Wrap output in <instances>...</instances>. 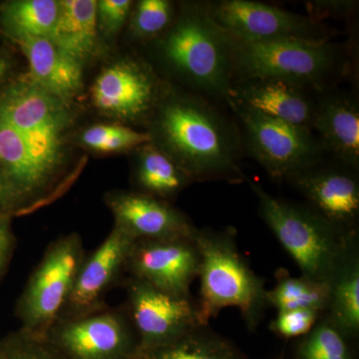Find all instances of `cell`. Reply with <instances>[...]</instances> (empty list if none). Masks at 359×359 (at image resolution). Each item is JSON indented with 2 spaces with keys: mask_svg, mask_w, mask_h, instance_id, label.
Returning <instances> with one entry per match:
<instances>
[{
  "mask_svg": "<svg viewBox=\"0 0 359 359\" xmlns=\"http://www.w3.org/2000/svg\"><path fill=\"white\" fill-rule=\"evenodd\" d=\"M147 125L151 143L193 183L245 181L241 131L205 97L166 84Z\"/></svg>",
  "mask_w": 359,
  "mask_h": 359,
  "instance_id": "1",
  "label": "cell"
},
{
  "mask_svg": "<svg viewBox=\"0 0 359 359\" xmlns=\"http://www.w3.org/2000/svg\"><path fill=\"white\" fill-rule=\"evenodd\" d=\"M195 240L201 259L200 294L196 301L201 325H209L224 309L236 308L248 330L255 332L269 309L268 290L241 254L237 230L199 229Z\"/></svg>",
  "mask_w": 359,
  "mask_h": 359,
  "instance_id": "2",
  "label": "cell"
},
{
  "mask_svg": "<svg viewBox=\"0 0 359 359\" xmlns=\"http://www.w3.org/2000/svg\"><path fill=\"white\" fill-rule=\"evenodd\" d=\"M156 48L161 62L196 94L226 102L233 83L228 37L202 2L182 4Z\"/></svg>",
  "mask_w": 359,
  "mask_h": 359,
  "instance_id": "3",
  "label": "cell"
},
{
  "mask_svg": "<svg viewBox=\"0 0 359 359\" xmlns=\"http://www.w3.org/2000/svg\"><path fill=\"white\" fill-rule=\"evenodd\" d=\"M235 80L278 79L321 92L351 67L346 47L330 40L285 39L247 42L228 36Z\"/></svg>",
  "mask_w": 359,
  "mask_h": 359,
  "instance_id": "4",
  "label": "cell"
},
{
  "mask_svg": "<svg viewBox=\"0 0 359 359\" xmlns=\"http://www.w3.org/2000/svg\"><path fill=\"white\" fill-rule=\"evenodd\" d=\"M245 181L256 196L259 217L302 275L327 283L358 233L346 235L306 203L275 197L247 176Z\"/></svg>",
  "mask_w": 359,
  "mask_h": 359,
  "instance_id": "5",
  "label": "cell"
},
{
  "mask_svg": "<svg viewBox=\"0 0 359 359\" xmlns=\"http://www.w3.org/2000/svg\"><path fill=\"white\" fill-rule=\"evenodd\" d=\"M0 112L27 142L59 192L65 190L72 178L67 173L69 158L66 148L73 125L69 104L25 76L0 88Z\"/></svg>",
  "mask_w": 359,
  "mask_h": 359,
  "instance_id": "6",
  "label": "cell"
},
{
  "mask_svg": "<svg viewBox=\"0 0 359 359\" xmlns=\"http://www.w3.org/2000/svg\"><path fill=\"white\" fill-rule=\"evenodd\" d=\"M86 255L77 233L61 236L47 247L18 299L21 330L45 337L60 320Z\"/></svg>",
  "mask_w": 359,
  "mask_h": 359,
  "instance_id": "7",
  "label": "cell"
},
{
  "mask_svg": "<svg viewBox=\"0 0 359 359\" xmlns=\"http://www.w3.org/2000/svg\"><path fill=\"white\" fill-rule=\"evenodd\" d=\"M226 104L242 126L243 148L271 178L289 182L325 157L313 130L269 117L241 104Z\"/></svg>",
  "mask_w": 359,
  "mask_h": 359,
  "instance_id": "8",
  "label": "cell"
},
{
  "mask_svg": "<svg viewBox=\"0 0 359 359\" xmlns=\"http://www.w3.org/2000/svg\"><path fill=\"white\" fill-rule=\"evenodd\" d=\"M44 337L65 359H140L138 337L124 308L61 318Z\"/></svg>",
  "mask_w": 359,
  "mask_h": 359,
  "instance_id": "9",
  "label": "cell"
},
{
  "mask_svg": "<svg viewBox=\"0 0 359 359\" xmlns=\"http://www.w3.org/2000/svg\"><path fill=\"white\" fill-rule=\"evenodd\" d=\"M212 20L231 39L247 42L330 40L332 32L311 16L250 0L202 1Z\"/></svg>",
  "mask_w": 359,
  "mask_h": 359,
  "instance_id": "10",
  "label": "cell"
},
{
  "mask_svg": "<svg viewBox=\"0 0 359 359\" xmlns=\"http://www.w3.org/2000/svg\"><path fill=\"white\" fill-rule=\"evenodd\" d=\"M123 285L126 292L124 309L138 337L140 359L202 325L193 297L167 294L132 276Z\"/></svg>",
  "mask_w": 359,
  "mask_h": 359,
  "instance_id": "11",
  "label": "cell"
},
{
  "mask_svg": "<svg viewBox=\"0 0 359 359\" xmlns=\"http://www.w3.org/2000/svg\"><path fill=\"white\" fill-rule=\"evenodd\" d=\"M165 87L147 63L124 58L106 66L97 75L90 96L94 107L104 115L147 124Z\"/></svg>",
  "mask_w": 359,
  "mask_h": 359,
  "instance_id": "12",
  "label": "cell"
},
{
  "mask_svg": "<svg viewBox=\"0 0 359 359\" xmlns=\"http://www.w3.org/2000/svg\"><path fill=\"white\" fill-rule=\"evenodd\" d=\"M195 238L135 241L126 273L167 294L193 297L191 287L199 276L201 262Z\"/></svg>",
  "mask_w": 359,
  "mask_h": 359,
  "instance_id": "13",
  "label": "cell"
},
{
  "mask_svg": "<svg viewBox=\"0 0 359 359\" xmlns=\"http://www.w3.org/2000/svg\"><path fill=\"white\" fill-rule=\"evenodd\" d=\"M356 170L325 159L287 182L306 204L346 235L358 233L359 179Z\"/></svg>",
  "mask_w": 359,
  "mask_h": 359,
  "instance_id": "14",
  "label": "cell"
},
{
  "mask_svg": "<svg viewBox=\"0 0 359 359\" xmlns=\"http://www.w3.org/2000/svg\"><path fill=\"white\" fill-rule=\"evenodd\" d=\"M135 241L113 226L94 252L80 266L72 294L61 318H74L107 308L106 295L121 282Z\"/></svg>",
  "mask_w": 359,
  "mask_h": 359,
  "instance_id": "15",
  "label": "cell"
},
{
  "mask_svg": "<svg viewBox=\"0 0 359 359\" xmlns=\"http://www.w3.org/2000/svg\"><path fill=\"white\" fill-rule=\"evenodd\" d=\"M105 204L114 217V226L134 241L194 238L199 231L172 203L134 190L107 193Z\"/></svg>",
  "mask_w": 359,
  "mask_h": 359,
  "instance_id": "16",
  "label": "cell"
},
{
  "mask_svg": "<svg viewBox=\"0 0 359 359\" xmlns=\"http://www.w3.org/2000/svg\"><path fill=\"white\" fill-rule=\"evenodd\" d=\"M318 92L278 79L235 80L226 103L247 106L294 126L311 129Z\"/></svg>",
  "mask_w": 359,
  "mask_h": 359,
  "instance_id": "17",
  "label": "cell"
},
{
  "mask_svg": "<svg viewBox=\"0 0 359 359\" xmlns=\"http://www.w3.org/2000/svg\"><path fill=\"white\" fill-rule=\"evenodd\" d=\"M0 165L15 199V215L50 203L59 193L20 132L0 112Z\"/></svg>",
  "mask_w": 359,
  "mask_h": 359,
  "instance_id": "18",
  "label": "cell"
},
{
  "mask_svg": "<svg viewBox=\"0 0 359 359\" xmlns=\"http://www.w3.org/2000/svg\"><path fill=\"white\" fill-rule=\"evenodd\" d=\"M311 130L325 152L358 171L359 106L353 96L332 88L318 94Z\"/></svg>",
  "mask_w": 359,
  "mask_h": 359,
  "instance_id": "19",
  "label": "cell"
},
{
  "mask_svg": "<svg viewBox=\"0 0 359 359\" xmlns=\"http://www.w3.org/2000/svg\"><path fill=\"white\" fill-rule=\"evenodd\" d=\"M29 65L28 78L45 91L69 104L83 88L82 63L49 39L16 40Z\"/></svg>",
  "mask_w": 359,
  "mask_h": 359,
  "instance_id": "20",
  "label": "cell"
},
{
  "mask_svg": "<svg viewBox=\"0 0 359 359\" xmlns=\"http://www.w3.org/2000/svg\"><path fill=\"white\" fill-rule=\"evenodd\" d=\"M325 316L351 339L359 335V238L328 280Z\"/></svg>",
  "mask_w": 359,
  "mask_h": 359,
  "instance_id": "21",
  "label": "cell"
},
{
  "mask_svg": "<svg viewBox=\"0 0 359 359\" xmlns=\"http://www.w3.org/2000/svg\"><path fill=\"white\" fill-rule=\"evenodd\" d=\"M133 183L136 192L172 203L193 181L169 156L149 142L135 150Z\"/></svg>",
  "mask_w": 359,
  "mask_h": 359,
  "instance_id": "22",
  "label": "cell"
},
{
  "mask_svg": "<svg viewBox=\"0 0 359 359\" xmlns=\"http://www.w3.org/2000/svg\"><path fill=\"white\" fill-rule=\"evenodd\" d=\"M95 0H61L51 39L79 62L95 53L98 44Z\"/></svg>",
  "mask_w": 359,
  "mask_h": 359,
  "instance_id": "23",
  "label": "cell"
},
{
  "mask_svg": "<svg viewBox=\"0 0 359 359\" xmlns=\"http://www.w3.org/2000/svg\"><path fill=\"white\" fill-rule=\"evenodd\" d=\"M58 14L56 0H13L0 6V25L14 41L50 39Z\"/></svg>",
  "mask_w": 359,
  "mask_h": 359,
  "instance_id": "24",
  "label": "cell"
},
{
  "mask_svg": "<svg viewBox=\"0 0 359 359\" xmlns=\"http://www.w3.org/2000/svg\"><path fill=\"white\" fill-rule=\"evenodd\" d=\"M141 359H245V355L231 340L210 325H198Z\"/></svg>",
  "mask_w": 359,
  "mask_h": 359,
  "instance_id": "25",
  "label": "cell"
},
{
  "mask_svg": "<svg viewBox=\"0 0 359 359\" xmlns=\"http://www.w3.org/2000/svg\"><path fill=\"white\" fill-rule=\"evenodd\" d=\"M269 308L276 311L309 309L325 314L328 304L327 283L308 276H294L285 269L276 273V285L266 290Z\"/></svg>",
  "mask_w": 359,
  "mask_h": 359,
  "instance_id": "26",
  "label": "cell"
},
{
  "mask_svg": "<svg viewBox=\"0 0 359 359\" xmlns=\"http://www.w3.org/2000/svg\"><path fill=\"white\" fill-rule=\"evenodd\" d=\"M355 340L335 327L325 314L295 344L294 359H358Z\"/></svg>",
  "mask_w": 359,
  "mask_h": 359,
  "instance_id": "27",
  "label": "cell"
},
{
  "mask_svg": "<svg viewBox=\"0 0 359 359\" xmlns=\"http://www.w3.org/2000/svg\"><path fill=\"white\" fill-rule=\"evenodd\" d=\"M78 141L99 154L129 152L151 142L148 132H140L120 124H96L83 130Z\"/></svg>",
  "mask_w": 359,
  "mask_h": 359,
  "instance_id": "28",
  "label": "cell"
},
{
  "mask_svg": "<svg viewBox=\"0 0 359 359\" xmlns=\"http://www.w3.org/2000/svg\"><path fill=\"white\" fill-rule=\"evenodd\" d=\"M175 13L169 0H140L131 11L130 28L136 39H158L173 23Z\"/></svg>",
  "mask_w": 359,
  "mask_h": 359,
  "instance_id": "29",
  "label": "cell"
},
{
  "mask_svg": "<svg viewBox=\"0 0 359 359\" xmlns=\"http://www.w3.org/2000/svg\"><path fill=\"white\" fill-rule=\"evenodd\" d=\"M2 359H65L44 337L20 330L0 341Z\"/></svg>",
  "mask_w": 359,
  "mask_h": 359,
  "instance_id": "30",
  "label": "cell"
},
{
  "mask_svg": "<svg viewBox=\"0 0 359 359\" xmlns=\"http://www.w3.org/2000/svg\"><path fill=\"white\" fill-rule=\"evenodd\" d=\"M323 313L309 309L278 311L269 323V330L283 339H297L308 334Z\"/></svg>",
  "mask_w": 359,
  "mask_h": 359,
  "instance_id": "31",
  "label": "cell"
},
{
  "mask_svg": "<svg viewBox=\"0 0 359 359\" xmlns=\"http://www.w3.org/2000/svg\"><path fill=\"white\" fill-rule=\"evenodd\" d=\"M131 0H100L96 4L98 29L106 35H115L131 14Z\"/></svg>",
  "mask_w": 359,
  "mask_h": 359,
  "instance_id": "32",
  "label": "cell"
},
{
  "mask_svg": "<svg viewBox=\"0 0 359 359\" xmlns=\"http://www.w3.org/2000/svg\"><path fill=\"white\" fill-rule=\"evenodd\" d=\"M8 215H0V280L6 273L15 249V237Z\"/></svg>",
  "mask_w": 359,
  "mask_h": 359,
  "instance_id": "33",
  "label": "cell"
},
{
  "mask_svg": "<svg viewBox=\"0 0 359 359\" xmlns=\"http://www.w3.org/2000/svg\"><path fill=\"white\" fill-rule=\"evenodd\" d=\"M358 4L354 1H314L309 4V13L313 20L320 21V18L327 15H347L355 11Z\"/></svg>",
  "mask_w": 359,
  "mask_h": 359,
  "instance_id": "34",
  "label": "cell"
},
{
  "mask_svg": "<svg viewBox=\"0 0 359 359\" xmlns=\"http://www.w3.org/2000/svg\"><path fill=\"white\" fill-rule=\"evenodd\" d=\"M16 205L13 189L0 165V215H15Z\"/></svg>",
  "mask_w": 359,
  "mask_h": 359,
  "instance_id": "35",
  "label": "cell"
},
{
  "mask_svg": "<svg viewBox=\"0 0 359 359\" xmlns=\"http://www.w3.org/2000/svg\"><path fill=\"white\" fill-rule=\"evenodd\" d=\"M13 69V59L6 52L0 51V88L8 82Z\"/></svg>",
  "mask_w": 359,
  "mask_h": 359,
  "instance_id": "36",
  "label": "cell"
},
{
  "mask_svg": "<svg viewBox=\"0 0 359 359\" xmlns=\"http://www.w3.org/2000/svg\"><path fill=\"white\" fill-rule=\"evenodd\" d=\"M0 359H2L1 356H0Z\"/></svg>",
  "mask_w": 359,
  "mask_h": 359,
  "instance_id": "37",
  "label": "cell"
}]
</instances>
